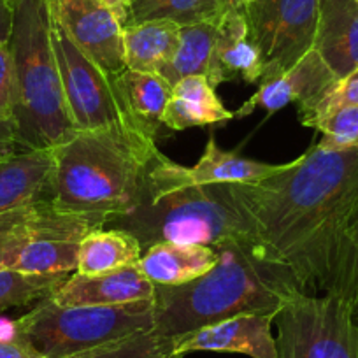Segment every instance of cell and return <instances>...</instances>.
Segmentation results:
<instances>
[{"label":"cell","instance_id":"5","mask_svg":"<svg viewBox=\"0 0 358 358\" xmlns=\"http://www.w3.org/2000/svg\"><path fill=\"white\" fill-rule=\"evenodd\" d=\"M50 0H16L9 50L15 76L13 123L18 151H48L76 132L51 37Z\"/></svg>","mask_w":358,"mask_h":358},{"label":"cell","instance_id":"14","mask_svg":"<svg viewBox=\"0 0 358 358\" xmlns=\"http://www.w3.org/2000/svg\"><path fill=\"white\" fill-rule=\"evenodd\" d=\"M313 50L339 79L358 67L357 0H320Z\"/></svg>","mask_w":358,"mask_h":358},{"label":"cell","instance_id":"7","mask_svg":"<svg viewBox=\"0 0 358 358\" xmlns=\"http://www.w3.org/2000/svg\"><path fill=\"white\" fill-rule=\"evenodd\" d=\"M274 323L278 358H358V325L344 299L301 292Z\"/></svg>","mask_w":358,"mask_h":358},{"label":"cell","instance_id":"19","mask_svg":"<svg viewBox=\"0 0 358 358\" xmlns=\"http://www.w3.org/2000/svg\"><path fill=\"white\" fill-rule=\"evenodd\" d=\"M287 164H265L223 151L215 137H209L204 155L194 167L178 164V174L188 185H237L255 183L278 174Z\"/></svg>","mask_w":358,"mask_h":358},{"label":"cell","instance_id":"4","mask_svg":"<svg viewBox=\"0 0 358 358\" xmlns=\"http://www.w3.org/2000/svg\"><path fill=\"white\" fill-rule=\"evenodd\" d=\"M155 151V139L127 127L76 130L51 150L48 199L108 222L134 204Z\"/></svg>","mask_w":358,"mask_h":358},{"label":"cell","instance_id":"15","mask_svg":"<svg viewBox=\"0 0 358 358\" xmlns=\"http://www.w3.org/2000/svg\"><path fill=\"white\" fill-rule=\"evenodd\" d=\"M243 79L246 83H262L264 62L248 37V25L243 8L227 9L216 27L215 72L211 85Z\"/></svg>","mask_w":358,"mask_h":358},{"label":"cell","instance_id":"16","mask_svg":"<svg viewBox=\"0 0 358 358\" xmlns=\"http://www.w3.org/2000/svg\"><path fill=\"white\" fill-rule=\"evenodd\" d=\"M216 258L215 248L206 244L158 243L143 251L137 265L155 287H179L208 273Z\"/></svg>","mask_w":358,"mask_h":358},{"label":"cell","instance_id":"35","mask_svg":"<svg viewBox=\"0 0 358 358\" xmlns=\"http://www.w3.org/2000/svg\"><path fill=\"white\" fill-rule=\"evenodd\" d=\"M223 8L227 9H236V8H243V0H222Z\"/></svg>","mask_w":358,"mask_h":358},{"label":"cell","instance_id":"10","mask_svg":"<svg viewBox=\"0 0 358 358\" xmlns=\"http://www.w3.org/2000/svg\"><path fill=\"white\" fill-rule=\"evenodd\" d=\"M51 15L72 43L113 78L125 71L123 27L99 0H50Z\"/></svg>","mask_w":358,"mask_h":358},{"label":"cell","instance_id":"8","mask_svg":"<svg viewBox=\"0 0 358 358\" xmlns=\"http://www.w3.org/2000/svg\"><path fill=\"white\" fill-rule=\"evenodd\" d=\"M51 37L65 102L74 129L127 127L144 134L127 108L118 78H113L85 51L79 50L55 18L51 23Z\"/></svg>","mask_w":358,"mask_h":358},{"label":"cell","instance_id":"29","mask_svg":"<svg viewBox=\"0 0 358 358\" xmlns=\"http://www.w3.org/2000/svg\"><path fill=\"white\" fill-rule=\"evenodd\" d=\"M353 104H358V67L353 69L344 78L337 79L336 85L325 94V97L315 108L299 116V120L304 127H313L316 120H320L322 116L329 115V113L336 111L339 108H344V106Z\"/></svg>","mask_w":358,"mask_h":358},{"label":"cell","instance_id":"31","mask_svg":"<svg viewBox=\"0 0 358 358\" xmlns=\"http://www.w3.org/2000/svg\"><path fill=\"white\" fill-rule=\"evenodd\" d=\"M0 358H44L37 353L23 337L13 330H9L8 336H0Z\"/></svg>","mask_w":358,"mask_h":358},{"label":"cell","instance_id":"25","mask_svg":"<svg viewBox=\"0 0 358 358\" xmlns=\"http://www.w3.org/2000/svg\"><path fill=\"white\" fill-rule=\"evenodd\" d=\"M48 204L50 199L44 197L15 211L0 215V273L13 271L20 251L36 236Z\"/></svg>","mask_w":358,"mask_h":358},{"label":"cell","instance_id":"3","mask_svg":"<svg viewBox=\"0 0 358 358\" xmlns=\"http://www.w3.org/2000/svg\"><path fill=\"white\" fill-rule=\"evenodd\" d=\"M106 229L130 232L143 251L158 243L215 246L234 237L258 239L234 206L227 185L185 183L178 174V164L158 148L148 162L134 204L109 218Z\"/></svg>","mask_w":358,"mask_h":358},{"label":"cell","instance_id":"9","mask_svg":"<svg viewBox=\"0 0 358 358\" xmlns=\"http://www.w3.org/2000/svg\"><path fill=\"white\" fill-rule=\"evenodd\" d=\"M243 13L264 62L262 83L287 72L315 46L320 0H251Z\"/></svg>","mask_w":358,"mask_h":358},{"label":"cell","instance_id":"26","mask_svg":"<svg viewBox=\"0 0 358 358\" xmlns=\"http://www.w3.org/2000/svg\"><path fill=\"white\" fill-rule=\"evenodd\" d=\"M69 274H23L18 271L0 273V315L50 297Z\"/></svg>","mask_w":358,"mask_h":358},{"label":"cell","instance_id":"2","mask_svg":"<svg viewBox=\"0 0 358 358\" xmlns=\"http://www.w3.org/2000/svg\"><path fill=\"white\" fill-rule=\"evenodd\" d=\"M216 264L179 287H155V332L179 339L237 315H278L304 292L290 268L255 237L215 244Z\"/></svg>","mask_w":358,"mask_h":358},{"label":"cell","instance_id":"38","mask_svg":"<svg viewBox=\"0 0 358 358\" xmlns=\"http://www.w3.org/2000/svg\"><path fill=\"white\" fill-rule=\"evenodd\" d=\"M357 2H358V0H357Z\"/></svg>","mask_w":358,"mask_h":358},{"label":"cell","instance_id":"27","mask_svg":"<svg viewBox=\"0 0 358 358\" xmlns=\"http://www.w3.org/2000/svg\"><path fill=\"white\" fill-rule=\"evenodd\" d=\"M65 358H178L174 357V339L158 336L155 330L134 334Z\"/></svg>","mask_w":358,"mask_h":358},{"label":"cell","instance_id":"32","mask_svg":"<svg viewBox=\"0 0 358 358\" xmlns=\"http://www.w3.org/2000/svg\"><path fill=\"white\" fill-rule=\"evenodd\" d=\"M18 151L16 146V130L11 118H0V160L11 157Z\"/></svg>","mask_w":358,"mask_h":358},{"label":"cell","instance_id":"6","mask_svg":"<svg viewBox=\"0 0 358 358\" xmlns=\"http://www.w3.org/2000/svg\"><path fill=\"white\" fill-rule=\"evenodd\" d=\"M44 358H65L155 329V299L122 306H60L41 299L11 323Z\"/></svg>","mask_w":358,"mask_h":358},{"label":"cell","instance_id":"1","mask_svg":"<svg viewBox=\"0 0 358 358\" xmlns=\"http://www.w3.org/2000/svg\"><path fill=\"white\" fill-rule=\"evenodd\" d=\"M258 241L306 294L358 301V148L315 146L278 174L227 185Z\"/></svg>","mask_w":358,"mask_h":358},{"label":"cell","instance_id":"23","mask_svg":"<svg viewBox=\"0 0 358 358\" xmlns=\"http://www.w3.org/2000/svg\"><path fill=\"white\" fill-rule=\"evenodd\" d=\"M218 22L181 27L178 50L160 72V76H164L172 86L190 76H204L209 83L213 81Z\"/></svg>","mask_w":358,"mask_h":358},{"label":"cell","instance_id":"36","mask_svg":"<svg viewBox=\"0 0 358 358\" xmlns=\"http://www.w3.org/2000/svg\"><path fill=\"white\" fill-rule=\"evenodd\" d=\"M355 320H357V325H358V301L355 304Z\"/></svg>","mask_w":358,"mask_h":358},{"label":"cell","instance_id":"20","mask_svg":"<svg viewBox=\"0 0 358 358\" xmlns=\"http://www.w3.org/2000/svg\"><path fill=\"white\" fill-rule=\"evenodd\" d=\"M179 36L181 27L171 22L129 23L123 27L125 67L160 74L178 50Z\"/></svg>","mask_w":358,"mask_h":358},{"label":"cell","instance_id":"17","mask_svg":"<svg viewBox=\"0 0 358 358\" xmlns=\"http://www.w3.org/2000/svg\"><path fill=\"white\" fill-rule=\"evenodd\" d=\"M234 120L216 95V88L204 76H190L172 86V95L162 113V125L171 130H187L216 125Z\"/></svg>","mask_w":358,"mask_h":358},{"label":"cell","instance_id":"37","mask_svg":"<svg viewBox=\"0 0 358 358\" xmlns=\"http://www.w3.org/2000/svg\"><path fill=\"white\" fill-rule=\"evenodd\" d=\"M248 2H251V0H243V6L248 4Z\"/></svg>","mask_w":358,"mask_h":358},{"label":"cell","instance_id":"22","mask_svg":"<svg viewBox=\"0 0 358 358\" xmlns=\"http://www.w3.org/2000/svg\"><path fill=\"white\" fill-rule=\"evenodd\" d=\"M118 86L132 118L148 137L155 139L162 125V113L172 95L171 83L155 72L125 69L118 78Z\"/></svg>","mask_w":358,"mask_h":358},{"label":"cell","instance_id":"24","mask_svg":"<svg viewBox=\"0 0 358 358\" xmlns=\"http://www.w3.org/2000/svg\"><path fill=\"white\" fill-rule=\"evenodd\" d=\"M223 13L222 0H132L129 23L171 22L190 27L218 22Z\"/></svg>","mask_w":358,"mask_h":358},{"label":"cell","instance_id":"21","mask_svg":"<svg viewBox=\"0 0 358 358\" xmlns=\"http://www.w3.org/2000/svg\"><path fill=\"white\" fill-rule=\"evenodd\" d=\"M143 246L130 232L122 229H95L83 237L78 251L76 273L85 276L109 273L137 265Z\"/></svg>","mask_w":358,"mask_h":358},{"label":"cell","instance_id":"13","mask_svg":"<svg viewBox=\"0 0 358 358\" xmlns=\"http://www.w3.org/2000/svg\"><path fill=\"white\" fill-rule=\"evenodd\" d=\"M60 306H122L155 299V285L139 265L109 273L72 274L50 295Z\"/></svg>","mask_w":358,"mask_h":358},{"label":"cell","instance_id":"18","mask_svg":"<svg viewBox=\"0 0 358 358\" xmlns=\"http://www.w3.org/2000/svg\"><path fill=\"white\" fill-rule=\"evenodd\" d=\"M51 165V150L16 151L0 160V215L48 197Z\"/></svg>","mask_w":358,"mask_h":358},{"label":"cell","instance_id":"30","mask_svg":"<svg viewBox=\"0 0 358 358\" xmlns=\"http://www.w3.org/2000/svg\"><path fill=\"white\" fill-rule=\"evenodd\" d=\"M15 106V76L9 44L0 46V118L13 120Z\"/></svg>","mask_w":358,"mask_h":358},{"label":"cell","instance_id":"11","mask_svg":"<svg viewBox=\"0 0 358 358\" xmlns=\"http://www.w3.org/2000/svg\"><path fill=\"white\" fill-rule=\"evenodd\" d=\"M337 79L339 78L330 71L323 58L311 50L287 72L271 81L262 83L260 88L234 113V120L244 118L255 109H267L274 113L292 102L299 106L297 115L301 116L325 97Z\"/></svg>","mask_w":358,"mask_h":358},{"label":"cell","instance_id":"33","mask_svg":"<svg viewBox=\"0 0 358 358\" xmlns=\"http://www.w3.org/2000/svg\"><path fill=\"white\" fill-rule=\"evenodd\" d=\"M15 2L16 0H0V46L9 44V39H11Z\"/></svg>","mask_w":358,"mask_h":358},{"label":"cell","instance_id":"28","mask_svg":"<svg viewBox=\"0 0 358 358\" xmlns=\"http://www.w3.org/2000/svg\"><path fill=\"white\" fill-rule=\"evenodd\" d=\"M311 129L322 132V141L316 144L325 150H355L358 148V104L322 116Z\"/></svg>","mask_w":358,"mask_h":358},{"label":"cell","instance_id":"34","mask_svg":"<svg viewBox=\"0 0 358 358\" xmlns=\"http://www.w3.org/2000/svg\"><path fill=\"white\" fill-rule=\"evenodd\" d=\"M99 2H101L102 6H106V8L118 18L122 27H125L127 23H129L132 0H99Z\"/></svg>","mask_w":358,"mask_h":358},{"label":"cell","instance_id":"12","mask_svg":"<svg viewBox=\"0 0 358 358\" xmlns=\"http://www.w3.org/2000/svg\"><path fill=\"white\" fill-rule=\"evenodd\" d=\"M274 318V315H237L202 327L174 341V357L183 358L192 351H216L251 358H278Z\"/></svg>","mask_w":358,"mask_h":358}]
</instances>
